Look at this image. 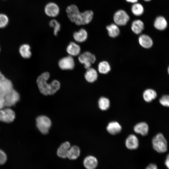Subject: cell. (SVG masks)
Returning <instances> with one entry per match:
<instances>
[{"instance_id":"33","label":"cell","mask_w":169,"mask_h":169,"mask_svg":"<svg viewBox=\"0 0 169 169\" xmlns=\"http://www.w3.org/2000/svg\"><path fill=\"white\" fill-rule=\"evenodd\" d=\"M7 157L5 153L0 150V165L4 164L7 161Z\"/></svg>"},{"instance_id":"16","label":"cell","mask_w":169,"mask_h":169,"mask_svg":"<svg viewBox=\"0 0 169 169\" xmlns=\"http://www.w3.org/2000/svg\"><path fill=\"white\" fill-rule=\"evenodd\" d=\"M88 37L87 31L84 28H81L73 34L74 39L78 43H83L85 41Z\"/></svg>"},{"instance_id":"27","label":"cell","mask_w":169,"mask_h":169,"mask_svg":"<svg viewBox=\"0 0 169 169\" xmlns=\"http://www.w3.org/2000/svg\"><path fill=\"white\" fill-rule=\"evenodd\" d=\"M80 151L77 146H73L70 147L68 151L67 157L71 160L77 159L79 156Z\"/></svg>"},{"instance_id":"30","label":"cell","mask_w":169,"mask_h":169,"mask_svg":"<svg viewBox=\"0 0 169 169\" xmlns=\"http://www.w3.org/2000/svg\"><path fill=\"white\" fill-rule=\"evenodd\" d=\"M49 25L50 27L53 28L54 34L55 36H57L61 29L60 23L57 20L53 18L49 21Z\"/></svg>"},{"instance_id":"29","label":"cell","mask_w":169,"mask_h":169,"mask_svg":"<svg viewBox=\"0 0 169 169\" xmlns=\"http://www.w3.org/2000/svg\"><path fill=\"white\" fill-rule=\"evenodd\" d=\"M98 107L102 110H107L110 107V102L109 100L107 98L101 97L100 98L98 101Z\"/></svg>"},{"instance_id":"3","label":"cell","mask_w":169,"mask_h":169,"mask_svg":"<svg viewBox=\"0 0 169 169\" xmlns=\"http://www.w3.org/2000/svg\"><path fill=\"white\" fill-rule=\"evenodd\" d=\"M152 146L154 150L159 153H163L167 151V142L163 135L159 133L156 135L152 141Z\"/></svg>"},{"instance_id":"17","label":"cell","mask_w":169,"mask_h":169,"mask_svg":"<svg viewBox=\"0 0 169 169\" xmlns=\"http://www.w3.org/2000/svg\"><path fill=\"white\" fill-rule=\"evenodd\" d=\"M66 50L69 55L72 57L75 56L79 54L81 48L77 43L72 42L68 45Z\"/></svg>"},{"instance_id":"15","label":"cell","mask_w":169,"mask_h":169,"mask_svg":"<svg viewBox=\"0 0 169 169\" xmlns=\"http://www.w3.org/2000/svg\"><path fill=\"white\" fill-rule=\"evenodd\" d=\"M133 130L136 133L141 134L142 136H145L148 133L149 127L147 123L144 122H141L135 125Z\"/></svg>"},{"instance_id":"31","label":"cell","mask_w":169,"mask_h":169,"mask_svg":"<svg viewBox=\"0 0 169 169\" xmlns=\"http://www.w3.org/2000/svg\"><path fill=\"white\" fill-rule=\"evenodd\" d=\"M8 22V18L6 15L0 14V28H3L6 27Z\"/></svg>"},{"instance_id":"14","label":"cell","mask_w":169,"mask_h":169,"mask_svg":"<svg viewBox=\"0 0 169 169\" xmlns=\"http://www.w3.org/2000/svg\"><path fill=\"white\" fill-rule=\"evenodd\" d=\"M138 42L142 47L146 49L151 48L153 44L151 38L146 34H142L139 36Z\"/></svg>"},{"instance_id":"21","label":"cell","mask_w":169,"mask_h":169,"mask_svg":"<svg viewBox=\"0 0 169 169\" xmlns=\"http://www.w3.org/2000/svg\"><path fill=\"white\" fill-rule=\"evenodd\" d=\"M70 147V144L68 141L62 143L58 148L57 154L58 156L61 158L67 157L69 151Z\"/></svg>"},{"instance_id":"19","label":"cell","mask_w":169,"mask_h":169,"mask_svg":"<svg viewBox=\"0 0 169 169\" xmlns=\"http://www.w3.org/2000/svg\"><path fill=\"white\" fill-rule=\"evenodd\" d=\"M144 28V24L141 19H136L133 20L131 24V29L136 34L141 33Z\"/></svg>"},{"instance_id":"1","label":"cell","mask_w":169,"mask_h":169,"mask_svg":"<svg viewBox=\"0 0 169 169\" xmlns=\"http://www.w3.org/2000/svg\"><path fill=\"white\" fill-rule=\"evenodd\" d=\"M66 12L70 21L78 26L89 24L92 20L94 15L93 11L91 10L81 12L74 4L68 6L66 8Z\"/></svg>"},{"instance_id":"12","label":"cell","mask_w":169,"mask_h":169,"mask_svg":"<svg viewBox=\"0 0 169 169\" xmlns=\"http://www.w3.org/2000/svg\"><path fill=\"white\" fill-rule=\"evenodd\" d=\"M13 85L11 82L4 77L0 80V95L4 96L11 90Z\"/></svg>"},{"instance_id":"40","label":"cell","mask_w":169,"mask_h":169,"mask_svg":"<svg viewBox=\"0 0 169 169\" xmlns=\"http://www.w3.org/2000/svg\"></svg>"},{"instance_id":"13","label":"cell","mask_w":169,"mask_h":169,"mask_svg":"<svg viewBox=\"0 0 169 169\" xmlns=\"http://www.w3.org/2000/svg\"><path fill=\"white\" fill-rule=\"evenodd\" d=\"M83 163L86 169H95L98 166V161L95 157L89 155L85 158Z\"/></svg>"},{"instance_id":"22","label":"cell","mask_w":169,"mask_h":169,"mask_svg":"<svg viewBox=\"0 0 169 169\" xmlns=\"http://www.w3.org/2000/svg\"><path fill=\"white\" fill-rule=\"evenodd\" d=\"M98 74L94 68L90 67L87 69L84 74L85 80L88 82L93 83L97 79Z\"/></svg>"},{"instance_id":"34","label":"cell","mask_w":169,"mask_h":169,"mask_svg":"<svg viewBox=\"0 0 169 169\" xmlns=\"http://www.w3.org/2000/svg\"><path fill=\"white\" fill-rule=\"evenodd\" d=\"M5 106L4 96L0 95V110Z\"/></svg>"},{"instance_id":"6","label":"cell","mask_w":169,"mask_h":169,"mask_svg":"<svg viewBox=\"0 0 169 169\" xmlns=\"http://www.w3.org/2000/svg\"><path fill=\"white\" fill-rule=\"evenodd\" d=\"M44 11L48 17L54 18L59 14L60 8L57 4L53 2H50L45 5Z\"/></svg>"},{"instance_id":"26","label":"cell","mask_w":169,"mask_h":169,"mask_svg":"<svg viewBox=\"0 0 169 169\" xmlns=\"http://www.w3.org/2000/svg\"><path fill=\"white\" fill-rule=\"evenodd\" d=\"M30 49V47L28 44H24L22 45L19 49L20 54L24 58H30L32 55Z\"/></svg>"},{"instance_id":"20","label":"cell","mask_w":169,"mask_h":169,"mask_svg":"<svg viewBox=\"0 0 169 169\" xmlns=\"http://www.w3.org/2000/svg\"><path fill=\"white\" fill-rule=\"evenodd\" d=\"M121 130L122 127L121 125L116 121H112L109 122L106 127L107 131L112 135H115L119 133Z\"/></svg>"},{"instance_id":"32","label":"cell","mask_w":169,"mask_h":169,"mask_svg":"<svg viewBox=\"0 0 169 169\" xmlns=\"http://www.w3.org/2000/svg\"><path fill=\"white\" fill-rule=\"evenodd\" d=\"M159 102L162 105L169 107V95H164L159 99Z\"/></svg>"},{"instance_id":"7","label":"cell","mask_w":169,"mask_h":169,"mask_svg":"<svg viewBox=\"0 0 169 169\" xmlns=\"http://www.w3.org/2000/svg\"><path fill=\"white\" fill-rule=\"evenodd\" d=\"M78 59L79 62L83 64L86 69L91 67L92 64L96 60L95 56L89 51L85 52L79 55Z\"/></svg>"},{"instance_id":"4","label":"cell","mask_w":169,"mask_h":169,"mask_svg":"<svg viewBox=\"0 0 169 169\" xmlns=\"http://www.w3.org/2000/svg\"><path fill=\"white\" fill-rule=\"evenodd\" d=\"M51 124L50 119L45 115H40L36 119V126L39 131L43 134L48 133Z\"/></svg>"},{"instance_id":"2","label":"cell","mask_w":169,"mask_h":169,"mask_svg":"<svg viewBox=\"0 0 169 169\" xmlns=\"http://www.w3.org/2000/svg\"><path fill=\"white\" fill-rule=\"evenodd\" d=\"M49 77V73L46 72L40 74L37 79L38 89L40 93L44 95H54L60 88V83L57 80H54L49 83L48 81Z\"/></svg>"},{"instance_id":"11","label":"cell","mask_w":169,"mask_h":169,"mask_svg":"<svg viewBox=\"0 0 169 169\" xmlns=\"http://www.w3.org/2000/svg\"><path fill=\"white\" fill-rule=\"evenodd\" d=\"M126 147L130 150L137 149L139 146V141L137 137L134 134L129 135L125 141Z\"/></svg>"},{"instance_id":"24","label":"cell","mask_w":169,"mask_h":169,"mask_svg":"<svg viewBox=\"0 0 169 169\" xmlns=\"http://www.w3.org/2000/svg\"><path fill=\"white\" fill-rule=\"evenodd\" d=\"M157 94L156 91L151 89H147L144 90L143 94L144 100L147 102H150L156 98Z\"/></svg>"},{"instance_id":"8","label":"cell","mask_w":169,"mask_h":169,"mask_svg":"<svg viewBox=\"0 0 169 169\" xmlns=\"http://www.w3.org/2000/svg\"><path fill=\"white\" fill-rule=\"evenodd\" d=\"M75 65L73 58L69 55L61 58L58 62L59 68L63 70H72L74 68Z\"/></svg>"},{"instance_id":"23","label":"cell","mask_w":169,"mask_h":169,"mask_svg":"<svg viewBox=\"0 0 169 169\" xmlns=\"http://www.w3.org/2000/svg\"><path fill=\"white\" fill-rule=\"evenodd\" d=\"M109 36L112 38H115L120 33V29L119 26L114 23L107 25L106 27Z\"/></svg>"},{"instance_id":"5","label":"cell","mask_w":169,"mask_h":169,"mask_svg":"<svg viewBox=\"0 0 169 169\" xmlns=\"http://www.w3.org/2000/svg\"><path fill=\"white\" fill-rule=\"evenodd\" d=\"M130 19V17L124 10L119 9L116 11L113 16L114 23L118 26L125 25Z\"/></svg>"},{"instance_id":"9","label":"cell","mask_w":169,"mask_h":169,"mask_svg":"<svg viewBox=\"0 0 169 169\" xmlns=\"http://www.w3.org/2000/svg\"><path fill=\"white\" fill-rule=\"evenodd\" d=\"M19 99L18 93L13 89L4 96L5 106H12L18 101Z\"/></svg>"},{"instance_id":"39","label":"cell","mask_w":169,"mask_h":169,"mask_svg":"<svg viewBox=\"0 0 169 169\" xmlns=\"http://www.w3.org/2000/svg\"><path fill=\"white\" fill-rule=\"evenodd\" d=\"M143 0L146 2H149L151 0Z\"/></svg>"},{"instance_id":"28","label":"cell","mask_w":169,"mask_h":169,"mask_svg":"<svg viewBox=\"0 0 169 169\" xmlns=\"http://www.w3.org/2000/svg\"><path fill=\"white\" fill-rule=\"evenodd\" d=\"M98 69L100 73L102 74H106L110 71L111 67L108 62L103 61L100 62L99 64Z\"/></svg>"},{"instance_id":"38","label":"cell","mask_w":169,"mask_h":169,"mask_svg":"<svg viewBox=\"0 0 169 169\" xmlns=\"http://www.w3.org/2000/svg\"><path fill=\"white\" fill-rule=\"evenodd\" d=\"M167 71L168 74L169 75V66H168V67L167 68Z\"/></svg>"},{"instance_id":"18","label":"cell","mask_w":169,"mask_h":169,"mask_svg":"<svg viewBox=\"0 0 169 169\" xmlns=\"http://www.w3.org/2000/svg\"><path fill=\"white\" fill-rule=\"evenodd\" d=\"M154 26L156 29L163 31L167 27L168 23L166 18L162 16H158L155 19L153 24Z\"/></svg>"},{"instance_id":"37","label":"cell","mask_w":169,"mask_h":169,"mask_svg":"<svg viewBox=\"0 0 169 169\" xmlns=\"http://www.w3.org/2000/svg\"><path fill=\"white\" fill-rule=\"evenodd\" d=\"M125 1L129 3H131L132 4L137 3L138 2V0H125Z\"/></svg>"},{"instance_id":"25","label":"cell","mask_w":169,"mask_h":169,"mask_svg":"<svg viewBox=\"0 0 169 169\" xmlns=\"http://www.w3.org/2000/svg\"><path fill=\"white\" fill-rule=\"evenodd\" d=\"M131 11L134 16H140L143 14L144 8L143 5L138 2L132 4L131 7Z\"/></svg>"},{"instance_id":"36","label":"cell","mask_w":169,"mask_h":169,"mask_svg":"<svg viewBox=\"0 0 169 169\" xmlns=\"http://www.w3.org/2000/svg\"><path fill=\"white\" fill-rule=\"evenodd\" d=\"M165 164L167 167L169 169V154L167 155L166 157Z\"/></svg>"},{"instance_id":"35","label":"cell","mask_w":169,"mask_h":169,"mask_svg":"<svg viewBox=\"0 0 169 169\" xmlns=\"http://www.w3.org/2000/svg\"><path fill=\"white\" fill-rule=\"evenodd\" d=\"M145 169H158L156 165L153 163L148 165Z\"/></svg>"},{"instance_id":"10","label":"cell","mask_w":169,"mask_h":169,"mask_svg":"<svg viewBox=\"0 0 169 169\" xmlns=\"http://www.w3.org/2000/svg\"><path fill=\"white\" fill-rule=\"evenodd\" d=\"M15 118L14 112L10 108L0 110V121L5 123H10Z\"/></svg>"}]
</instances>
